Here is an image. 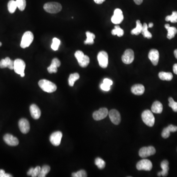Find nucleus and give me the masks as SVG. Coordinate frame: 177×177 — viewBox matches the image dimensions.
<instances>
[{"instance_id": "nucleus-3", "label": "nucleus", "mask_w": 177, "mask_h": 177, "mask_svg": "<svg viewBox=\"0 0 177 177\" xmlns=\"http://www.w3.org/2000/svg\"><path fill=\"white\" fill-rule=\"evenodd\" d=\"M142 119L143 122L149 127H153L155 122V119L153 112L149 110H145L142 114Z\"/></svg>"}, {"instance_id": "nucleus-2", "label": "nucleus", "mask_w": 177, "mask_h": 177, "mask_svg": "<svg viewBox=\"0 0 177 177\" xmlns=\"http://www.w3.org/2000/svg\"><path fill=\"white\" fill-rule=\"evenodd\" d=\"M44 10L50 13H57L62 9V5L57 2H49L46 3L43 6Z\"/></svg>"}, {"instance_id": "nucleus-37", "label": "nucleus", "mask_w": 177, "mask_h": 177, "mask_svg": "<svg viewBox=\"0 0 177 177\" xmlns=\"http://www.w3.org/2000/svg\"><path fill=\"white\" fill-rule=\"evenodd\" d=\"M168 101L169 102V107L172 108L174 111L177 112V102L174 101L173 98L171 97L169 98Z\"/></svg>"}, {"instance_id": "nucleus-20", "label": "nucleus", "mask_w": 177, "mask_h": 177, "mask_svg": "<svg viewBox=\"0 0 177 177\" xmlns=\"http://www.w3.org/2000/svg\"><path fill=\"white\" fill-rule=\"evenodd\" d=\"M131 91L134 95L140 96L145 92V87L141 84H135L132 87Z\"/></svg>"}, {"instance_id": "nucleus-16", "label": "nucleus", "mask_w": 177, "mask_h": 177, "mask_svg": "<svg viewBox=\"0 0 177 177\" xmlns=\"http://www.w3.org/2000/svg\"><path fill=\"white\" fill-rule=\"evenodd\" d=\"M148 57L153 66H157L158 64L159 54L158 50L154 49L151 50L149 53Z\"/></svg>"}, {"instance_id": "nucleus-25", "label": "nucleus", "mask_w": 177, "mask_h": 177, "mask_svg": "<svg viewBox=\"0 0 177 177\" xmlns=\"http://www.w3.org/2000/svg\"><path fill=\"white\" fill-rule=\"evenodd\" d=\"M143 25L140 22V20H138L136 21V27L134 29H133L131 31L132 35H138L141 33L142 30Z\"/></svg>"}, {"instance_id": "nucleus-35", "label": "nucleus", "mask_w": 177, "mask_h": 177, "mask_svg": "<svg viewBox=\"0 0 177 177\" xmlns=\"http://www.w3.org/2000/svg\"><path fill=\"white\" fill-rule=\"evenodd\" d=\"M61 41L60 40L56 37H54L52 40V43L51 47L52 49H53V50L57 51L58 50L59 46H60Z\"/></svg>"}, {"instance_id": "nucleus-43", "label": "nucleus", "mask_w": 177, "mask_h": 177, "mask_svg": "<svg viewBox=\"0 0 177 177\" xmlns=\"http://www.w3.org/2000/svg\"><path fill=\"white\" fill-rule=\"evenodd\" d=\"M101 88L102 90L104 91H108L110 90V86L109 85H107L103 83L102 84H101Z\"/></svg>"}, {"instance_id": "nucleus-29", "label": "nucleus", "mask_w": 177, "mask_h": 177, "mask_svg": "<svg viewBox=\"0 0 177 177\" xmlns=\"http://www.w3.org/2000/svg\"><path fill=\"white\" fill-rule=\"evenodd\" d=\"M148 26L146 23H144L143 25L142 30L141 33L144 37L146 38L150 39L152 37V35L150 32L148 31Z\"/></svg>"}, {"instance_id": "nucleus-49", "label": "nucleus", "mask_w": 177, "mask_h": 177, "mask_svg": "<svg viewBox=\"0 0 177 177\" xmlns=\"http://www.w3.org/2000/svg\"><path fill=\"white\" fill-rule=\"evenodd\" d=\"M143 0H134V2L135 4L137 5H140L142 3Z\"/></svg>"}, {"instance_id": "nucleus-17", "label": "nucleus", "mask_w": 177, "mask_h": 177, "mask_svg": "<svg viewBox=\"0 0 177 177\" xmlns=\"http://www.w3.org/2000/svg\"><path fill=\"white\" fill-rule=\"evenodd\" d=\"M0 67L1 68L8 67L10 70L14 69V61L9 57H6L0 61Z\"/></svg>"}, {"instance_id": "nucleus-9", "label": "nucleus", "mask_w": 177, "mask_h": 177, "mask_svg": "<svg viewBox=\"0 0 177 177\" xmlns=\"http://www.w3.org/2000/svg\"><path fill=\"white\" fill-rule=\"evenodd\" d=\"M134 59V53L132 49H128L124 51L122 57V60L125 64L132 63Z\"/></svg>"}, {"instance_id": "nucleus-7", "label": "nucleus", "mask_w": 177, "mask_h": 177, "mask_svg": "<svg viewBox=\"0 0 177 177\" xmlns=\"http://www.w3.org/2000/svg\"><path fill=\"white\" fill-rule=\"evenodd\" d=\"M97 60L101 67L103 68L107 67L108 65V55L107 52L104 51L99 52L97 55Z\"/></svg>"}, {"instance_id": "nucleus-47", "label": "nucleus", "mask_w": 177, "mask_h": 177, "mask_svg": "<svg viewBox=\"0 0 177 177\" xmlns=\"http://www.w3.org/2000/svg\"><path fill=\"white\" fill-rule=\"evenodd\" d=\"M33 170H34V168H31L29 169V171H28L27 175H29V176H32Z\"/></svg>"}, {"instance_id": "nucleus-26", "label": "nucleus", "mask_w": 177, "mask_h": 177, "mask_svg": "<svg viewBox=\"0 0 177 177\" xmlns=\"http://www.w3.org/2000/svg\"><path fill=\"white\" fill-rule=\"evenodd\" d=\"M80 78V76L78 73H74L71 74L68 78V84L70 86L72 87L74 85V83L76 81L78 80Z\"/></svg>"}, {"instance_id": "nucleus-52", "label": "nucleus", "mask_w": 177, "mask_h": 177, "mask_svg": "<svg viewBox=\"0 0 177 177\" xmlns=\"http://www.w3.org/2000/svg\"><path fill=\"white\" fill-rule=\"evenodd\" d=\"M2 45V42H0V46H1Z\"/></svg>"}, {"instance_id": "nucleus-12", "label": "nucleus", "mask_w": 177, "mask_h": 177, "mask_svg": "<svg viewBox=\"0 0 177 177\" xmlns=\"http://www.w3.org/2000/svg\"><path fill=\"white\" fill-rule=\"evenodd\" d=\"M123 19V15L122 11L121 9H116L114 11V15L111 18V21L115 24H120Z\"/></svg>"}, {"instance_id": "nucleus-40", "label": "nucleus", "mask_w": 177, "mask_h": 177, "mask_svg": "<svg viewBox=\"0 0 177 177\" xmlns=\"http://www.w3.org/2000/svg\"><path fill=\"white\" fill-rule=\"evenodd\" d=\"M41 167L40 166H37L34 168V170L32 171V177H38V175L40 174L41 171Z\"/></svg>"}, {"instance_id": "nucleus-10", "label": "nucleus", "mask_w": 177, "mask_h": 177, "mask_svg": "<svg viewBox=\"0 0 177 177\" xmlns=\"http://www.w3.org/2000/svg\"><path fill=\"white\" fill-rule=\"evenodd\" d=\"M109 112L106 108H101L99 110L93 112V117L94 120L96 121H100L103 119L106 118L108 115Z\"/></svg>"}, {"instance_id": "nucleus-22", "label": "nucleus", "mask_w": 177, "mask_h": 177, "mask_svg": "<svg viewBox=\"0 0 177 177\" xmlns=\"http://www.w3.org/2000/svg\"><path fill=\"white\" fill-rule=\"evenodd\" d=\"M151 109H152V112L156 113V114H160L162 112V104L158 101H156L154 102L152 105Z\"/></svg>"}, {"instance_id": "nucleus-14", "label": "nucleus", "mask_w": 177, "mask_h": 177, "mask_svg": "<svg viewBox=\"0 0 177 177\" xmlns=\"http://www.w3.org/2000/svg\"><path fill=\"white\" fill-rule=\"evenodd\" d=\"M4 141L5 143L11 146H17L19 144V140L17 138L10 134H6L4 135Z\"/></svg>"}, {"instance_id": "nucleus-6", "label": "nucleus", "mask_w": 177, "mask_h": 177, "mask_svg": "<svg viewBox=\"0 0 177 177\" xmlns=\"http://www.w3.org/2000/svg\"><path fill=\"white\" fill-rule=\"evenodd\" d=\"M152 168L153 164L152 162L149 159H142L137 163L136 168L139 171H150L152 170Z\"/></svg>"}, {"instance_id": "nucleus-32", "label": "nucleus", "mask_w": 177, "mask_h": 177, "mask_svg": "<svg viewBox=\"0 0 177 177\" xmlns=\"http://www.w3.org/2000/svg\"><path fill=\"white\" fill-rule=\"evenodd\" d=\"M79 66L82 67H86L88 66L90 63V58L87 55H84L81 60L78 62Z\"/></svg>"}, {"instance_id": "nucleus-19", "label": "nucleus", "mask_w": 177, "mask_h": 177, "mask_svg": "<svg viewBox=\"0 0 177 177\" xmlns=\"http://www.w3.org/2000/svg\"><path fill=\"white\" fill-rule=\"evenodd\" d=\"M177 126H174L172 124H170L169 126H168L167 127H165L163 130L162 132V136L163 138H167L170 136V132H177Z\"/></svg>"}, {"instance_id": "nucleus-31", "label": "nucleus", "mask_w": 177, "mask_h": 177, "mask_svg": "<svg viewBox=\"0 0 177 177\" xmlns=\"http://www.w3.org/2000/svg\"><path fill=\"white\" fill-rule=\"evenodd\" d=\"M112 34L113 35H117L119 37H122L124 34V31L122 29H121V28L119 25L115 26V29L112 31Z\"/></svg>"}, {"instance_id": "nucleus-8", "label": "nucleus", "mask_w": 177, "mask_h": 177, "mask_svg": "<svg viewBox=\"0 0 177 177\" xmlns=\"http://www.w3.org/2000/svg\"><path fill=\"white\" fill-rule=\"evenodd\" d=\"M156 152V149L153 146L145 147L140 149L139 152V155L142 158H146L147 157L155 154Z\"/></svg>"}, {"instance_id": "nucleus-21", "label": "nucleus", "mask_w": 177, "mask_h": 177, "mask_svg": "<svg viewBox=\"0 0 177 177\" xmlns=\"http://www.w3.org/2000/svg\"><path fill=\"white\" fill-rule=\"evenodd\" d=\"M165 28L167 29L168 31L167 37L169 40L175 37V35L177 33V30L174 27H170V25L168 24H165Z\"/></svg>"}, {"instance_id": "nucleus-1", "label": "nucleus", "mask_w": 177, "mask_h": 177, "mask_svg": "<svg viewBox=\"0 0 177 177\" xmlns=\"http://www.w3.org/2000/svg\"><path fill=\"white\" fill-rule=\"evenodd\" d=\"M38 85L45 92L51 93L56 91L57 86L54 83L46 79H42L38 82Z\"/></svg>"}, {"instance_id": "nucleus-34", "label": "nucleus", "mask_w": 177, "mask_h": 177, "mask_svg": "<svg viewBox=\"0 0 177 177\" xmlns=\"http://www.w3.org/2000/svg\"><path fill=\"white\" fill-rule=\"evenodd\" d=\"M95 163L97 167L100 169H103L106 167V162L103 159L99 158H97L95 159Z\"/></svg>"}, {"instance_id": "nucleus-45", "label": "nucleus", "mask_w": 177, "mask_h": 177, "mask_svg": "<svg viewBox=\"0 0 177 177\" xmlns=\"http://www.w3.org/2000/svg\"><path fill=\"white\" fill-rule=\"evenodd\" d=\"M103 83L107 85H109L111 86L113 84V81L110 79H108V78H106L103 80Z\"/></svg>"}, {"instance_id": "nucleus-15", "label": "nucleus", "mask_w": 177, "mask_h": 177, "mask_svg": "<svg viewBox=\"0 0 177 177\" xmlns=\"http://www.w3.org/2000/svg\"><path fill=\"white\" fill-rule=\"evenodd\" d=\"M18 126L21 132L24 134H26L30 131V123L26 119H21L19 120Z\"/></svg>"}, {"instance_id": "nucleus-41", "label": "nucleus", "mask_w": 177, "mask_h": 177, "mask_svg": "<svg viewBox=\"0 0 177 177\" xmlns=\"http://www.w3.org/2000/svg\"><path fill=\"white\" fill-rule=\"evenodd\" d=\"M47 71L49 72V73H56L58 71V67H56L53 65H51L49 67L47 68Z\"/></svg>"}, {"instance_id": "nucleus-13", "label": "nucleus", "mask_w": 177, "mask_h": 177, "mask_svg": "<svg viewBox=\"0 0 177 177\" xmlns=\"http://www.w3.org/2000/svg\"><path fill=\"white\" fill-rule=\"evenodd\" d=\"M109 115V118L110 120L111 121L112 123L116 125H118L121 122V115H120V113L117 110L115 109H112L110 110L108 113Z\"/></svg>"}, {"instance_id": "nucleus-42", "label": "nucleus", "mask_w": 177, "mask_h": 177, "mask_svg": "<svg viewBox=\"0 0 177 177\" xmlns=\"http://www.w3.org/2000/svg\"><path fill=\"white\" fill-rule=\"evenodd\" d=\"M61 64V62L60 61V60L59 59H57V58H54L52 61L51 65H53V66H55L56 67H60Z\"/></svg>"}, {"instance_id": "nucleus-33", "label": "nucleus", "mask_w": 177, "mask_h": 177, "mask_svg": "<svg viewBox=\"0 0 177 177\" xmlns=\"http://www.w3.org/2000/svg\"><path fill=\"white\" fill-rule=\"evenodd\" d=\"M165 20L166 21H170L172 23H177V11H173L172 15L167 16L165 18Z\"/></svg>"}, {"instance_id": "nucleus-28", "label": "nucleus", "mask_w": 177, "mask_h": 177, "mask_svg": "<svg viewBox=\"0 0 177 177\" xmlns=\"http://www.w3.org/2000/svg\"><path fill=\"white\" fill-rule=\"evenodd\" d=\"M7 7H8V10H9V11L10 13H14L17 7L16 1H15V0L10 1L8 2V4H7Z\"/></svg>"}, {"instance_id": "nucleus-51", "label": "nucleus", "mask_w": 177, "mask_h": 177, "mask_svg": "<svg viewBox=\"0 0 177 177\" xmlns=\"http://www.w3.org/2000/svg\"><path fill=\"white\" fill-rule=\"evenodd\" d=\"M153 23H150L149 24V25L148 26V28H152L153 27Z\"/></svg>"}, {"instance_id": "nucleus-23", "label": "nucleus", "mask_w": 177, "mask_h": 177, "mask_svg": "<svg viewBox=\"0 0 177 177\" xmlns=\"http://www.w3.org/2000/svg\"><path fill=\"white\" fill-rule=\"evenodd\" d=\"M160 166L162 167V171L160 172L161 175L162 177H166L168 174V171L169 170V162L167 160H164L160 164Z\"/></svg>"}, {"instance_id": "nucleus-38", "label": "nucleus", "mask_w": 177, "mask_h": 177, "mask_svg": "<svg viewBox=\"0 0 177 177\" xmlns=\"http://www.w3.org/2000/svg\"><path fill=\"white\" fill-rule=\"evenodd\" d=\"M72 177H86L87 174L85 170H81L76 173H72Z\"/></svg>"}, {"instance_id": "nucleus-36", "label": "nucleus", "mask_w": 177, "mask_h": 177, "mask_svg": "<svg viewBox=\"0 0 177 177\" xmlns=\"http://www.w3.org/2000/svg\"><path fill=\"white\" fill-rule=\"evenodd\" d=\"M17 7L21 11H24L26 6V0H16Z\"/></svg>"}, {"instance_id": "nucleus-50", "label": "nucleus", "mask_w": 177, "mask_h": 177, "mask_svg": "<svg viewBox=\"0 0 177 177\" xmlns=\"http://www.w3.org/2000/svg\"><path fill=\"white\" fill-rule=\"evenodd\" d=\"M174 54L175 55V57H176V59H177V49H176L174 52Z\"/></svg>"}, {"instance_id": "nucleus-48", "label": "nucleus", "mask_w": 177, "mask_h": 177, "mask_svg": "<svg viewBox=\"0 0 177 177\" xmlns=\"http://www.w3.org/2000/svg\"><path fill=\"white\" fill-rule=\"evenodd\" d=\"M93 1L96 2V4H101L102 3H103L106 0H93Z\"/></svg>"}, {"instance_id": "nucleus-44", "label": "nucleus", "mask_w": 177, "mask_h": 177, "mask_svg": "<svg viewBox=\"0 0 177 177\" xmlns=\"http://www.w3.org/2000/svg\"><path fill=\"white\" fill-rule=\"evenodd\" d=\"M12 175L6 173L5 171L2 169H0V177H12Z\"/></svg>"}, {"instance_id": "nucleus-4", "label": "nucleus", "mask_w": 177, "mask_h": 177, "mask_svg": "<svg viewBox=\"0 0 177 177\" xmlns=\"http://www.w3.org/2000/svg\"><path fill=\"white\" fill-rule=\"evenodd\" d=\"M34 35L31 32H26L22 37L20 46L21 48H25L31 45L34 40Z\"/></svg>"}, {"instance_id": "nucleus-24", "label": "nucleus", "mask_w": 177, "mask_h": 177, "mask_svg": "<svg viewBox=\"0 0 177 177\" xmlns=\"http://www.w3.org/2000/svg\"><path fill=\"white\" fill-rule=\"evenodd\" d=\"M159 78L164 81H171L173 79V74L171 72L162 71L158 74Z\"/></svg>"}, {"instance_id": "nucleus-5", "label": "nucleus", "mask_w": 177, "mask_h": 177, "mask_svg": "<svg viewBox=\"0 0 177 177\" xmlns=\"http://www.w3.org/2000/svg\"><path fill=\"white\" fill-rule=\"evenodd\" d=\"M26 64L23 60L21 59H16L14 61V69L15 71L18 74H20L22 77L25 76L24 71L25 69Z\"/></svg>"}, {"instance_id": "nucleus-30", "label": "nucleus", "mask_w": 177, "mask_h": 177, "mask_svg": "<svg viewBox=\"0 0 177 177\" xmlns=\"http://www.w3.org/2000/svg\"><path fill=\"white\" fill-rule=\"evenodd\" d=\"M50 171V167L48 165H44L42 168H41V171L38 177H45L46 175Z\"/></svg>"}, {"instance_id": "nucleus-18", "label": "nucleus", "mask_w": 177, "mask_h": 177, "mask_svg": "<svg viewBox=\"0 0 177 177\" xmlns=\"http://www.w3.org/2000/svg\"><path fill=\"white\" fill-rule=\"evenodd\" d=\"M30 111L32 118L37 120L41 116V111L40 108L36 104H32L30 107Z\"/></svg>"}, {"instance_id": "nucleus-11", "label": "nucleus", "mask_w": 177, "mask_h": 177, "mask_svg": "<svg viewBox=\"0 0 177 177\" xmlns=\"http://www.w3.org/2000/svg\"><path fill=\"white\" fill-rule=\"evenodd\" d=\"M63 134L61 132H53L50 137V141L52 145L58 146L60 145L62 138Z\"/></svg>"}, {"instance_id": "nucleus-27", "label": "nucleus", "mask_w": 177, "mask_h": 177, "mask_svg": "<svg viewBox=\"0 0 177 177\" xmlns=\"http://www.w3.org/2000/svg\"><path fill=\"white\" fill-rule=\"evenodd\" d=\"M87 36V40L84 41L85 44H93L94 43V39H95V35L90 32H86Z\"/></svg>"}, {"instance_id": "nucleus-46", "label": "nucleus", "mask_w": 177, "mask_h": 177, "mask_svg": "<svg viewBox=\"0 0 177 177\" xmlns=\"http://www.w3.org/2000/svg\"><path fill=\"white\" fill-rule=\"evenodd\" d=\"M173 70L174 72L177 75V63H175L173 66Z\"/></svg>"}, {"instance_id": "nucleus-39", "label": "nucleus", "mask_w": 177, "mask_h": 177, "mask_svg": "<svg viewBox=\"0 0 177 177\" xmlns=\"http://www.w3.org/2000/svg\"><path fill=\"white\" fill-rule=\"evenodd\" d=\"M75 57H76V59L77 60V61L79 62L80 60L82 59L84 57V54L81 51L78 50L76 51L75 53Z\"/></svg>"}]
</instances>
